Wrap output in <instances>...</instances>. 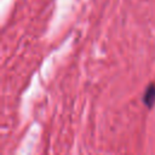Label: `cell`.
Masks as SVG:
<instances>
[{"mask_svg":"<svg viewBox=\"0 0 155 155\" xmlns=\"http://www.w3.org/2000/svg\"><path fill=\"white\" fill-rule=\"evenodd\" d=\"M143 102H144V104H147L148 108H151L153 104L155 103V85L154 84H150L148 86V88L145 90Z\"/></svg>","mask_w":155,"mask_h":155,"instance_id":"6da1fadb","label":"cell"}]
</instances>
